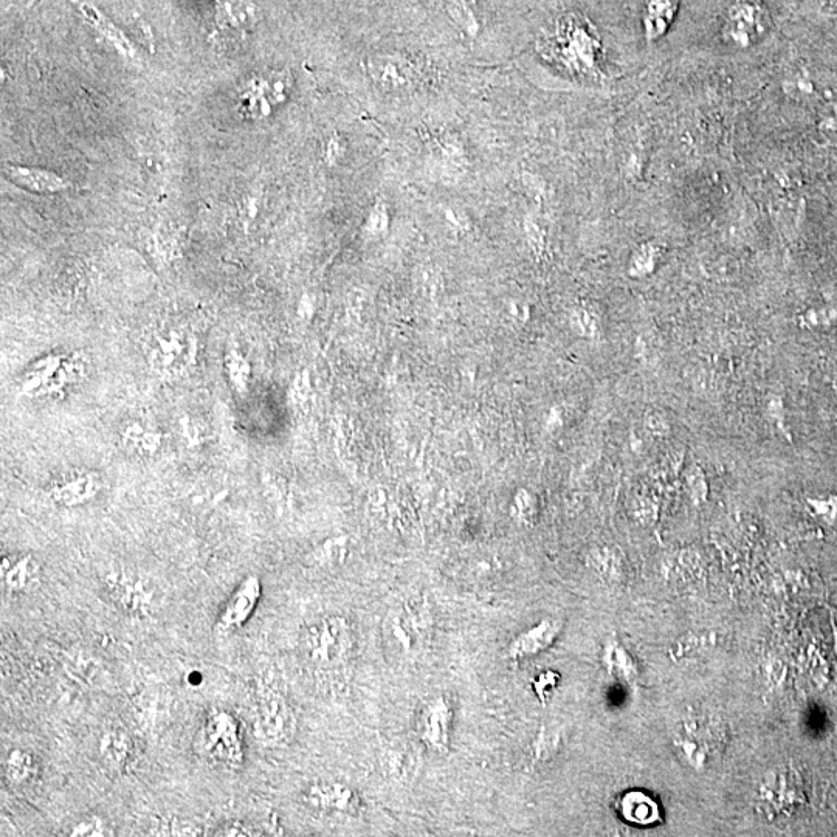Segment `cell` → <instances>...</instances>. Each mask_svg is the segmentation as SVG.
Here are the masks:
<instances>
[{
  "label": "cell",
  "mask_w": 837,
  "mask_h": 837,
  "mask_svg": "<svg viewBox=\"0 0 837 837\" xmlns=\"http://www.w3.org/2000/svg\"><path fill=\"white\" fill-rule=\"evenodd\" d=\"M300 645L307 664L315 669H340L354 653V628L346 617L324 616L307 625Z\"/></svg>",
  "instance_id": "1"
},
{
  "label": "cell",
  "mask_w": 837,
  "mask_h": 837,
  "mask_svg": "<svg viewBox=\"0 0 837 837\" xmlns=\"http://www.w3.org/2000/svg\"><path fill=\"white\" fill-rule=\"evenodd\" d=\"M552 50L555 61L579 75L596 72L600 39L588 22L579 16H566L552 33Z\"/></svg>",
  "instance_id": "2"
},
{
  "label": "cell",
  "mask_w": 837,
  "mask_h": 837,
  "mask_svg": "<svg viewBox=\"0 0 837 837\" xmlns=\"http://www.w3.org/2000/svg\"><path fill=\"white\" fill-rule=\"evenodd\" d=\"M199 746L202 754L214 765L231 771L244 766L241 723L228 710L214 709L208 713L200 731Z\"/></svg>",
  "instance_id": "3"
},
{
  "label": "cell",
  "mask_w": 837,
  "mask_h": 837,
  "mask_svg": "<svg viewBox=\"0 0 837 837\" xmlns=\"http://www.w3.org/2000/svg\"><path fill=\"white\" fill-rule=\"evenodd\" d=\"M196 338L183 329H157L146 345V360L159 379L173 380L193 368Z\"/></svg>",
  "instance_id": "4"
},
{
  "label": "cell",
  "mask_w": 837,
  "mask_h": 837,
  "mask_svg": "<svg viewBox=\"0 0 837 837\" xmlns=\"http://www.w3.org/2000/svg\"><path fill=\"white\" fill-rule=\"evenodd\" d=\"M86 372V359L81 354L49 355L25 372L22 393L30 397L58 396L84 379Z\"/></svg>",
  "instance_id": "5"
},
{
  "label": "cell",
  "mask_w": 837,
  "mask_h": 837,
  "mask_svg": "<svg viewBox=\"0 0 837 837\" xmlns=\"http://www.w3.org/2000/svg\"><path fill=\"white\" fill-rule=\"evenodd\" d=\"M256 706L258 707L253 721L256 740L266 744H279L292 737L295 732V713L283 693L270 686L262 687Z\"/></svg>",
  "instance_id": "6"
},
{
  "label": "cell",
  "mask_w": 837,
  "mask_h": 837,
  "mask_svg": "<svg viewBox=\"0 0 837 837\" xmlns=\"http://www.w3.org/2000/svg\"><path fill=\"white\" fill-rule=\"evenodd\" d=\"M769 14L760 0H738L727 11L724 38L738 49H748L768 31Z\"/></svg>",
  "instance_id": "7"
},
{
  "label": "cell",
  "mask_w": 837,
  "mask_h": 837,
  "mask_svg": "<svg viewBox=\"0 0 837 837\" xmlns=\"http://www.w3.org/2000/svg\"><path fill=\"white\" fill-rule=\"evenodd\" d=\"M371 80L386 92H407L419 86L422 73L413 59L402 53H377L366 61Z\"/></svg>",
  "instance_id": "8"
},
{
  "label": "cell",
  "mask_w": 837,
  "mask_h": 837,
  "mask_svg": "<svg viewBox=\"0 0 837 837\" xmlns=\"http://www.w3.org/2000/svg\"><path fill=\"white\" fill-rule=\"evenodd\" d=\"M106 588L117 607L134 619H148L154 613V589L126 571L109 572L106 576Z\"/></svg>",
  "instance_id": "9"
},
{
  "label": "cell",
  "mask_w": 837,
  "mask_h": 837,
  "mask_svg": "<svg viewBox=\"0 0 837 837\" xmlns=\"http://www.w3.org/2000/svg\"><path fill=\"white\" fill-rule=\"evenodd\" d=\"M453 710L445 696L431 698L417 718L419 740L434 752H447L452 743Z\"/></svg>",
  "instance_id": "10"
},
{
  "label": "cell",
  "mask_w": 837,
  "mask_h": 837,
  "mask_svg": "<svg viewBox=\"0 0 837 837\" xmlns=\"http://www.w3.org/2000/svg\"><path fill=\"white\" fill-rule=\"evenodd\" d=\"M782 89L793 100L820 106L828 101L837 100V76L802 67L786 76Z\"/></svg>",
  "instance_id": "11"
},
{
  "label": "cell",
  "mask_w": 837,
  "mask_h": 837,
  "mask_svg": "<svg viewBox=\"0 0 837 837\" xmlns=\"http://www.w3.org/2000/svg\"><path fill=\"white\" fill-rule=\"evenodd\" d=\"M262 596V583L259 577L247 576L233 591L224 610L217 617L216 630L222 634L241 630L250 617L255 614Z\"/></svg>",
  "instance_id": "12"
},
{
  "label": "cell",
  "mask_w": 837,
  "mask_h": 837,
  "mask_svg": "<svg viewBox=\"0 0 837 837\" xmlns=\"http://www.w3.org/2000/svg\"><path fill=\"white\" fill-rule=\"evenodd\" d=\"M304 802L314 810L326 814L355 816L362 808L357 791L341 782H320L307 786L303 793Z\"/></svg>",
  "instance_id": "13"
},
{
  "label": "cell",
  "mask_w": 837,
  "mask_h": 837,
  "mask_svg": "<svg viewBox=\"0 0 837 837\" xmlns=\"http://www.w3.org/2000/svg\"><path fill=\"white\" fill-rule=\"evenodd\" d=\"M42 579L41 565L33 555H8L2 558L0 580L5 593L21 596L38 588Z\"/></svg>",
  "instance_id": "14"
},
{
  "label": "cell",
  "mask_w": 837,
  "mask_h": 837,
  "mask_svg": "<svg viewBox=\"0 0 837 837\" xmlns=\"http://www.w3.org/2000/svg\"><path fill=\"white\" fill-rule=\"evenodd\" d=\"M560 631H562V624L558 620H541L534 627L521 631L518 636L512 639L509 648H507V658L514 662L535 658V656L552 647V644L557 641Z\"/></svg>",
  "instance_id": "15"
},
{
  "label": "cell",
  "mask_w": 837,
  "mask_h": 837,
  "mask_svg": "<svg viewBox=\"0 0 837 837\" xmlns=\"http://www.w3.org/2000/svg\"><path fill=\"white\" fill-rule=\"evenodd\" d=\"M383 633L393 650L410 655L421 644L422 624L419 614L413 613L408 607L391 610L385 619Z\"/></svg>",
  "instance_id": "16"
},
{
  "label": "cell",
  "mask_w": 837,
  "mask_h": 837,
  "mask_svg": "<svg viewBox=\"0 0 837 837\" xmlns=\"http://www.w3.org/2000/svg\"><path fill=\"white\" fill-rule=\"evenodd\" d=\"M430 165L434 173L445 180L455 182L464 176L469 166V157L461 140L452 134H444L433 140L430 146Z\"/></svg>",
  "instance_id": "17"
},
{
  "label": "cell",
  "mask_w": 837,
  "mask_h": 837,
  "mask_svg": "<svg viewBox=\"0 0 837 837\" xmlns=\"http://www.w3.org/2000/svg\"><path fill=\"white\" fill-rule=\"evenodd\" d=\"M100 479L93 473H73L52 484L49 498L61 507H78L92 501L100 492Z\"/></svg>",
  "instance_id": "18"
},
{
  "label": "cell",
  "mask_w": 837,
  "mask_h": 837,
  "mask_svg": "<svg viewBox=\"0 0 837 837\" xmlns=\"http://www.w3.org/2000/svg\"><path fill=\"white\" fill-rule=\"evenodd\" d=\"M620 816L639 827H650L661 822V811L656 800L641 791L625 794L619 802Z\"/></svg>",
  "instance_id": "19"
},
{
  "label": "cell",
  "mask_w": 837,
  "mask_h": 837,
  "mask_svg": "<svg viewBox=\"0 0 837 837\" xmlns=\"http://www.w3.org/2000/svg\"><path fill=\"white\" fill-rule=\"evenodd\" d=\"M5 173L14 183L24 186L35 193H58L66 190L69 183L62 177L42 169L22 168V166H5Z\"/></svg>",
  "instance_id": "20"
},
{
  "label": "cell",
  "mask_w": 837,
  "mask_h": 837,
  "mask_svg": "<svg viewBox=\"0 0 837 837\" xmlns=\"http://www.w3.org/2000/svg\"><path fill=\"white\" fill-rule=\"evenodd\" d=\"M101 760L115 771H123L131 763L134 744L131 737L123 731L104 732L100 741Z\"/></svg>",
  "instance_id": "21"
},
{
  "label": "cell",
  "mask_w": 837,
  "mask_h": 837,
  "mask_svg": "<svg viewBox=\"0 0 837 837\" xmlns=\"http://www.w3.org/2000/svg\"><path fill=\"white\" fill-rule=\"evenodd\" d=\"M163 434L155 428L132 422L121 431V442L129 452L140 456H154L162 447Z\"/></svg>",
  "instance_id": "22"
},
{
  "label": "cell",
  "mask_w": 837,
  "mask_h": 837,
  "mask_svg": "<svg viewBox=\"0 0 837 837\" xmlns=\"http://www.w3.org/2000/svg\"><path fill=\"white\" fill-rule=\"evenodd\" d=\"M678 0H647L644 27L648 41H656L665 35L675 19Z\"/></svg>",
  "instance_id": "23"
},
{
  "label": "cell",
  "mask_w": 837,
  "mask_h": 837,
  "mask_svg": "<svg viewBox=\"0 0 837 837\" xmlns=\"http://www.w3.org/2000/svg\"><path fill=\"white\" fill-rule=\"evenodd\" d=\"M4 769L5 777L13 785L22 786L36 779L39 766L36 758L30 752L22 751V749H13L5 757Z\"/></svg>",
  "instance_id": "24"
},
{
  "label": "cell",
  "mask_w": 837,
  "mask_h": 837,
  "mask_svg": "<svg viewBox=\"0 0 837 837\" xmlns=\"http://www.w3.org/2000/svg\"><path fill=\"white\" fill-rule=\"evenodd\" d=\"M445 8L456 27L464 33L467 38H478L481 33V21H479L478 7L475 0H445Z\"/></svg>",
  "instance_id": "25"
},
{
  "label": "cell",
  "mask_w": 837,
  "mask_h": 837,
  "mask_svg": "<svg viewBox=\"0 0 837 837\" xmlns=\"http://www.w3.org/2000/svg\"><path fill=\"white\" fill-rule=\"evenodd\" d=\"M225 371H227L231 386L238 393H244L247 390L252 368H250V363L247 362L241 351L236 348L228 349L227 354H225Z\"/></svg>",
  "instance_id": "26"
},
{
  "label": "cell",
  "mask_w": 837,
  "mask_h": 837,
  "mask_svg": "<svg viewBox=\"0 0 837 837\" xmlns=\"http://www.w3.org/2000/svg\"><path fill=\"white\" fill-rule=\"evenodd\" d=\"M510 515L523 526H532L537 520L538 503L534 493L527 489H518L510 504Z\"/></svg>",
  "instance_id": "27"
},
{
  "label": "cell",
  "mask_w": 837,
  "mask_h": 837,
  "mask_svg": "<svg viewBox=\"0 0 837 837\" xmlns=\"http://www.w3.org/2000/svg\"><path fill=\"white\" fill-rule=\"evenodd\" d=\"M659 256H661V252H659L658 245L642 244L631 256L628 273L634 278L648 275L658 266Z\"/></svg>",
  "instance_id": "28"
},
{
  "label": "cell",
  "mask_w": 837,
  "mask_h": 837,
  "mask_svg": "<svg viewBox=\"0 0 837 837\" xmlns=\"http://www.w3.org/2000/svg\"><path fill=\"white\" fill-rule=\"evenodd\" d=\"M348 557V538L337 537L324 541L314 552V560L320 566L341 565Z\"/></svg>",
  "instance_id": "29"
},
{
  "label": "cell",
  "mask_w": 837,
  "mask_h": 837,
  "mask_svg": "<svg viewBox=\"0 0 837 837\" xmlns=\"http://www.w3.org/2000/svg\"><path fill=\"white\" fill-rule=\"evenodd\" d=\"M388 228H390L388 205H386L385 200H376V204L372 205L368 217H366L363 231L368 238H382L388 233Z\"/></svg>",
  "instance_id": "30"
},
{
  "label": "cell",
  "mask_w": 837,
  "mask_h": 837,
  "mask_svg": "<svg viewBox=\"0 0 837 837\" xmlns=\"http://www.w3.org/2000/svg\"><path fill=\"white\" fill-rule=\"evenodd\" d=\"M603 662H605V667L611 675L620 676V678H631L634 675L633 661L628 658L624 648L616 642L605 648Z\"/></svg>",
  "instance_id": "31"
},
{
  "label": "cell",
  "mask_w": 837,
  "mask_h": 837,
  "mask_svg": "<svg viewBox=\"0 0 837 837\" xmlns=\"http://www.w3.org/2000/svg\"><path fill=\"white\" fill-rule=\"evenodd\" d=\"M571 328L579 334L580 337L594 338L597 335V320L593 312H589L585 307H577L572 310Z\"/></svg>",
  "instance_id": "32"
},
{
  "label": "cell",
  "mask_w": 837,
  "mask_h": 837,
  "mask_svg": "<svg viewBox=\"0 0 837 837\" xmlns=\"http://www.w3.org/2000/svg\"><path fill=\"white\" fill-rule=\"evenodd\" d=\"M558 682H560V676L554 670H546V672H541L540 675L535 676L534 681H532V690H534L535 696L541 704H546L551 700L552 693L557 690Z\"/></svg>",
  "instance_id": "33"
},
{
  "label": "cell",
  "mask_w": 837,
  "mask_h": 837,
  "mask_svg": "<svg viewBox=\"0 0 837 837\" xmlns=\"http://www.w3.org/2000/svg\"><path fill=\"white\" fill-rule=\"evenodd\" d=\"M157 834L163 836H199L200 828L194 822L186 819H165L159 827Z\"/></svg>",
  "instance_id": "34"
},
{
  "label": "cell",
  "mask_w": 837,
  "mask_h": 837,
  "mask_svg": "<svg viewBox=\"0 0 837 837\" xmlns=\"http://www.w3.org/2000/svg\"><path fill=\"white\" fill-rule=\"evenodd\" d=\"M83 11L86 13L87 19H89L92 24L97 25L98 30L103 31L107 38L111 39L112 42H115L118 49L126 50V41H124L123 36H121L120 33H118V30H115V27H112V25L109 24V22H107L106 19H104L103 16L95 10V8H89L84 5Z\"/></svg>",
  "instance_id": "35"
},
{
  "label": "cell",
  "mask_w": 837,
  "mask_h": 837,
  "mask_svg": "<svg viewBox=\"0 0 837 837\" xmlns=\"http://www.w3.org/2000/svg\"><path fill=\"white\" fill-rule=\"evenodd\" d=\"M106 834V825H104L103 819H100V817H89V819L80 820L69 831V836L72 837H100L106 836Z\"/></svg>",
  "instance_id": "36"
},
{
  "label": "cell",
  "mask_w": 837,
  "mask_h": 837,
  "mask_svg": "<svg viewBox=\"0 0 837 837\" xmlns=\"http://www.w3.org/2000/svg\"><path fill=\"white\" fill-rule=\"evenodd\" d=\"M309 397V374L307 372H300L295 377V380H293L292 386H290V402L293 403V407L295 408H304V405H307V402H309Z\"/></svg>",
  "instance_id": "37"
},
{
  "label": "cell",
  "mask_w": 837,
  "mask_h": 837,
  "mask_svg": "<svg viewBox=\"0 0 837 837\" xmlns=\"http://www.w3.org/2000/svg\"><path fill=\"white\" fill-rule=\"evenodd\" d=\"M817 128L822 132H837V100L820 104L817 109Z\"/></svg>",
  "instance_id": "38"
},
{
  "label": "cell",
  "mask_w": 837,
  "mask_h": 837,
  "mask_svg": "<svg viewBox=\"0 0 837 837\" xmlns=\"http://www.w3.org/2000/svg\"><path fill=\"white\" fill-rule=\"evenodd\" d=\"M557 748L558 737L549 734L546 729L540 731L537 740L534 741V746H532V749H534V758L538 762H545L546 758L551 757Z\"/></svg>",
  "instance_id": "39"
},
{
  "label": "cell",
  "mask_w": 837,
  "mask_h": 837,
  "mask_svg": "<svg viewBox=\"0 0 837 837\" xmlns=\"http://www.w3.org/2000/svg\"><path fill=\"white\" fill-rule=\"evenodd\" d=\"M421 287L428 297L438 295L442 290V278L438 272L433 269H425L421 276Z\"/></svg>",
  "instance_id": "40"
},
{
  "label": "cell",
  "mask_w": 837,
  "mask_h": 837,
  "mask_svg": "<svg viewBox=\"0 0 837 837\" xmlns=\"http://www.w3.org/2000/svg\"><path fill=\"white\" fill-rule=\"evenodd\" d=\"M506 315L514 323H526L529 320V306L520 300L509 301L506 303Z\"/></svg>",
  "instance_id": "41"
},
{
  "label": "cell",
  "mask_w": 837,
  "mask_h": 837,
  "mask_svg": "<svg viewBox=\"0 0 837 837\" xmlns=\"http://www.w3.org/2000/svg\"><path fill=\"white\" fill-rule=\"evenodd\" d=\"M524 231H526L527 241L531 245L532 252L537 253V255L541 253V250H543V238H541L540 228L534 222L527 219L526 224H524Z\"/></svg>",
  "instance_id": "42"
},
{
  "label": "cell",
  "mask_w": 837,
  "mask_h": 837,
  "mask_svg": "<svg viewBox=\"0 0 837 837\" xmlns=\"http://www.w3.org/2000/svg\"><path fill=\"white\" fill-rule=\"evenodd\" d=\"M345 154V142L338 137H332L328 143V151H326V157H328L329 163H335L337 160H340Z\"/></svg>",
  "instance_id": "43"
},
{
  "label": "cell",
  "mask_w": 837,
  "mask_h": 837,
  "mask_svg": "<svg viewBox=\"0 0 837 837\" xmlns=\"http://www.w3.org/2000/svg\"><path fill=\"white\" fill-rule=\"evenodd\" d=\"M445 217H447V221L450 222V224H452L453 227H456V228H464L465 227L464 222H462L461 216H459V214L456 213V211H453V210L445 211Z\"/></svg>",
  "instance_id": "44"
}]
</instances>
